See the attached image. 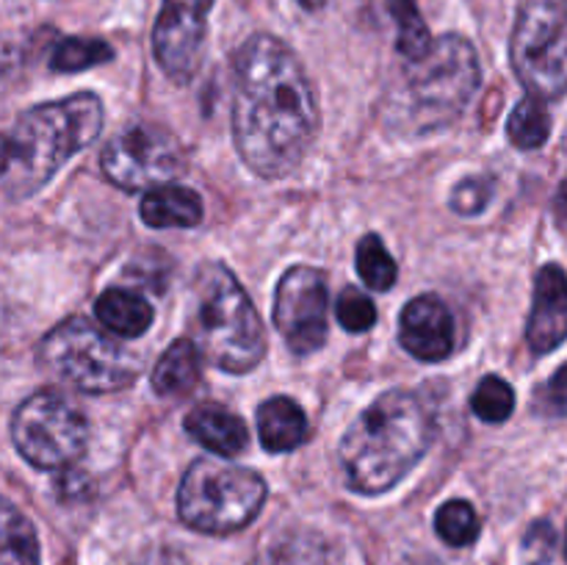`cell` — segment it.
Segmentation results:
<instances>
[{
    "label": "cell",
    "mask_w": 567,
    "mask_h": 565,
    "mask_svg": "<svg viewBox=\"0 0 567 565\" xmlns=\"http://www.w3.org/2000/svg\"><path fill=\"white\" fill-rule=\"evenodd\" d=\"M471 410L476 419L487 421V424H502L513 415L515 410V391L507 380L496 374H487L485 380L476 386L474 397H471Z\"/></svg>",
    "instance_id": "obj_26"
},
{
    "label": "cell",
    "mask_w": 567,
    "mask_h": 565,
    "mask_svg": "<svg viewBox=\"0 0 567 565\" xmlns=\"http://www.w3.org/2000/svg\"><path fill=\"white\" fill-rule=\"evenodd\" d=\"M186 432L219 458H238L249 446L247 424L233 410L216 402H203L188 410Z\"/></svg>",
    "instance_id": "obj_15"
},
{
    "label": "cell",
    "mask_w": 567,
    "mask_h": 565,
    "mask_svg": "<svg viewBox=\"0 0 567 565\" xmlns=\"http://www.w3.org/2000/svg\"><path fill=\"white\" fill-rule=\"evenodd\" d=\"M260 443L266 452H293L308 441V415L291 397L266 399L255 415Z\"/></svg>",
    "instance_id": "obj_16"
},
{
    "label": "cell",
    "mask_w": 567,
    "mask_h": 565,
    "mask_svg": "<svg viewBox=\"0 0 567 565\" xmlns=\"http://www.w3.org/2000/svg\"><path fill=\"white\" fill-rule=\"evenodd\" d=\"M537 410H546V415L559 419L565 413V366L557 369L548 386L537 391Z\"/></svg>",
    "instance_id": "obj_30"
},
{
    "label": "cell",
    "mask_w": 567,
    "mask_h": 565,
    "mask_svg": "<svg viewBox=\"0 0 567 565\" xmlns=\"http://www.w3.org/2000/svg\"><path fill=\"white\" fill-rule=\"evenodd\" d=\"M142 565H183V563L177 554L164 552V554H155V557H144Z\"/></svg>",
    "instance_id": "obj_33"
},
{
    "label": "cell",
    "mask_w": 567,
    "mask_h": 565,
    "mask_svg": "<svg viewBox=\"0 0 567 565\" xmlns=\"http://www.w3.org/2000/svg\"><path fill=\"white\" fill-rule=\"evenodd\" d=\"M327 275L316 266H291L277 282L275 327L297 355H313L327 341Z\"/></svg>",
    "instance_id": "obj_11"
},
{
    "label": "cell",
    "mask_w": 567,
    "mask_h": 565,
    "mask_svg": "<svg viewBox=\"0 0 567 565\" xmlns=\"http://www.w3.org/2000/svg\"><path fill=\"white\" fill-rule=\"evenodd\" d=\"M507 136L518 150H537L551 136V114L535 97L520 100L507 120Z\"/></svg>",
    "instance_id": "obj_21"
},
{
    "label": "cell",
    "mask_w": 567,
    "mask_h": 565,
    "mask_svg": "<svg viewBox=\"0 0 567 565\" xmlns=\"http://www.w3.org/2000/svg\"><path fill=\"white\" fill-rule=\"evenodd\" d=\"M435 532L449 546H471L480 537V515L463 499H452L435 513Z\"/></svg>",
    "instance_id": "obj_25"
},
{
    "label": "cell",
    "mask_w": 567,
    "mask_h": 565,
    "mask_svg": "<svg viewBox=\"0 0 567 565\" xmlns=\"http://www.w3.org/2000/svg\"><path fill=\"white\" fill-rule=\"evenodd\" d=\"M94 314L103 321V327H109L111 332L122 338H138L150 330L155 319L153 305L147 302V297H142L138 291L131 288H105L103 294L94 302Z\"/></svg>",
    "instance_id": "obj_18"
},
{
    "label": "cell",
    "mask_w": 567,
    "mask_h": 565,
    "mask_svg": "<svg viewBox=\"0 0 567 565\" xmlns=\"http://www.w3.org/2000/svg\"><path fill=\"white\" fill-rule=\"evenodd\" d=\"M358 275L374 291H388L399 277L396 260H393L382 238L374 236V233L363 236L358 244Z\"/></svg>",
    "instance_id": "obj_24"
},
{
    "label": "cell",
    "mask_w": 567,
    "mask_h": 565,
    "mask_svg": "<svg viewBox=\"0 0 567 565\" xmlns=\"http://www.w3.org/2000/svg\"><path fill=\"white\" fill-rule=\"evenodd\" d=\"M194 347L227 374H247L264 360L266 332L252 299L225 264L208 260L194 277Z\"/></svg>",
    "instance_id": "obj_4"
},
{
    "label": "cell",
    "mask_w": 567,
    "mask_h": 565,
    "mask_svg": "<svg viewBox=\"0 0 567 565\" xmlns=\"http://www.w3.org/2000/svg\"><path fill=\"white\" fill-rule=\"evenodd\" d=\"M266 502V482L258 471L225 460L199 458L177 491V515L186 526L208 535L244 530Z\"/></svg>",
    "instance_id": "obj_6"
},
{
    "label": "cell",
    "mask_w": 567,
    "mask_h": 565,
    "mask_svg": "<svg viewBox=\"0 0 567 565\" xmlns=\"http://www.w3.org/2000/svg\"><path fill=\"white\" fill-rule=\"evenodd\" d=\"M297 3L302 6V9H308V11H319V9H324L330 0H297Z\"/></svg>",
    "instance_id": "obj_34"
},
{
    "label": "cell",
    "mask_w": 567,
    "mask_h": 565,
    "mask_svg": "<svg viewBox=\"0 0 567 565\" xmlns=\"http://www.w3.org/2000/svg\"><path fill=\"white\" fill-rule=\"evenodd\" d=\"M435 421L424 399L410 391L377 397L354 419L338 446L347 485L363 496L391 491L430 452Z\"/></svg>",
    "instance_id": "obj_2"
},
{
    "label": "cell",
    "mask_w": 567,
    "mask_h": 565,
    "mask_svg": "<svg viewBox=\"0 0 567 565\" xmlns=\"http://www.w3.org/2000/svg\"><path fill=\"white\" fill-rule=\"evenodd\" d=\"M388 11H391V17L396 20V28H399V39H396L399 53H402L408 61L421 59V55L430 50L432 33L430 28H426L415 0H388Z\"/></svg>",
    "instance_id": "obj_23"
},
{
    "label": "cell",
    "mask_w": 567,
    "mask_h": 565,
    "mask_svg": "<svg viewBox=\"0 0 567 565\" xmlns=\"http://www.w3.org/2000/svg\"><path fill=\"white\" fill-rule=\"evenodd\" d=\"M203 355L192 338H177L153 369V388L161 397H186L199 386Z\"/></svg>",
    "instance_id": "obj_19"
},
{
    "label": "cell",
    "mask_w": 567,
    "mask_h": 565,
    "mask_svg": "<svg viewBox=\"0 0 567 565\" xmlns=\"http://www.w3.org/2000/svg\"><path fill=\"white\" fill-rule=\"evenodd\" d=\"M114 59V48L103 39L66 37L50 53V70L53 72H83L92 66L105 64Z\"/></svg>",
    "instance_id": "obj_22"
},
{
    "label": "cell",
    "mask_w": 567,
    "mask_h": 565,
    "mask_svg": "<svg viewBox=\"0 0 567 565\" xmlns=\"http://www.w3.org/2000/svg\"><path fill=\"white\" fill-rule=\"evenodd\" d=\"M567 336V288L563 266L548 264L537 271L535 305H532L526 341L532 352L548 355L565 341Z\"/></svg>",
    "instance_id": "obj_14"
},
{
    "label": "cell",
    "mask_w": 567,
    "mask_h": 565,
    "mask_svg": "<svg viewBox=\"0 0 567 565\" xmlns=\"http://www.w3.org/2000/svg\"><path fill=\"white\" fill-rule=\"evenodd\" d=\"M565 0H520L509 59L529 97L548 103L565 94L567 33Z\"/></svg>",
    "instance_id": "obj_8"
},
{
    "label": "cell",
    "mask_w": 567,
    "mask_h": 565,
    "mask_svg": "<svg viewBox=\"0 0 567 565\" xmlns=\"http://www.w3.org/2000/svg\"><path fill=\"white\" fill-rule=\"evenodd\" d=\"M0 565H39L37 530L3 496H0Z\"/></svg>",
    "instance_id": "obj_20"
},
{
    "label": "cell",
    "mask_w": 567,
    "mask_h": 565,
    "mask_svg": "<svg viewBox=\"0 0 567 565\" xmlns=\"http://www.w3.org/2000/svg\"><path fill=\"white\" fill-rule=\"evenodd\" d=\"M39 363L83 393H114L138 377V358L83 316L55 325L39 343Z\"/></svg>",
    "instance_id": "obj_7"
},
{
    "label": "cell",
    "mask_w": 567,
    "mask_h": 565,
    "mask_svg": "<svg viewBox=\"0 0 567 565\" xmlns=\"http://www.w3.org/2000/svg\"><path fill=\"white\" fill-rule=\"evenodd\" d=\"M11 438L33 469H66L86 452L89 421L66 393L37 391L17 408Z\"/></svg>",
    "instance_id": "obj_9"
},
{
    "label": "cell",
    "mask_w": 567,
    "mask_h": 565,
    "mask_svg": "<svg viewBox=\"0 0 567 565\" xmlns=\"http://www.w3.org/2000/svg\"><path fill=\"white\" fill-rule=\"evenodd\" d=\"M319 133V100L299 55L255 33L233 59V142L255 175L275 181L302 164Z\"/></svg>",
    "instance_id": "obj_1"
},
{
    "label": "cell",
    "mask_w": 567,
    "mask_h": 565,
    "mask_svg": "<svg viewBox=\"0 0 567 565\" xmlns=\"http://www.w3.org/2000/svg\"><path fill=\"white\" fill-rule=\"evenodd\" d=\"M399 341L413 358L441 363L454 352V316L435 294L410 299L399 319Z\"/></svg>",
    "instance_id": "obj_13"
},
{
    "label": "cell",
    "mask_w": 567,
    "mask_h": 565,
    "mask_svg": "<svg viewBox=\"0 0 567 565\" xmlns=\"http://www.w3.org/2000/svg\"><path fill=\"white\" fill-rule=\"evenodd\" d=\"M493 197V181L491 177H465L463 183H457L452 192V210H457L460 216H476L487 208Z\"/></svg>",
    "instance_id": "obj_29"
},
{
    "label": "cell",
    "mask_w": 567,
    "mask_h": 565,
    "mask_svg": "<svg viewBox=\"0 0 567 565\" xmlns=\"http://www.w3.org/2000/svg\"><path fill=\"white\" fill-rule=\"evenodd\" d=\"M214 0H164L153 28V53L166 78L188 83L199 70Z\"/></svg>",
    "instance_id": "obj_12"
},
{
    "label": "cell",
    "mask_w": 567,
    "mask_h": 565,
    "mask_svg": "<svg viewBox=\"0 0 567 565\" xmlns=\"http://www.w3.org/2000/svg\"><path fill=\"white\" fill-rule=\"evenodd\" d=\"M142 222L147 227H197L203 222V199L194 188L158 186L142 197Z\"/></svg>",
    "instance_id": "obj_17"
},
{
    "label": "cell",
    "mask_w": 567,
    "mask_h": 565,
    "mask_svg": "<svg viewBox=\"0 0 567 565\" xmlns=\"http://www.w3.org/2000/svg\"><path fill=\"white\" fill-rule=\"evenodd\" d=\"M482 81L474 44L457 33L432 39L421 59L408 61L396 92L391 94V122L413 136L446 131L463 116Z\"/></svg>",
    "instance_id": "obj_3"
},
{
    "label": "cell",
    "mask_w": 567,
    "mask_h": 565,
    "mask_svg": "<svg viewBox=\"0 0 567 565\" xmlns=\"http://www.w3.org/2000/svg\"><path fill=\"white\" fill-rule=\"evenodd\" d=\"M103 116V103L92 92L72 94L25 111L9 138L11 166H14L9 183L11 192L31 194L42 188L72 155L100 136Z\"/></svg>",
    "instance_id": "obj_5"
},
{
    "label": "cell",
    "mask_w": 567,
    "mask_h": 565,
    "mask_svg": "<svg viewBox=\"0 0 567 565\" xmlns=\"http://www.w3.org/2000/svg\"><path fill=\"white\" fill-rule=\"evenodd\" d=\"M336 316L343 330L365 332L377 325V305L371 302L369 294H363L354 286H347L336 302Z\"/></svg>",
    "instance_id": "obj_27"
},
{
    "label": "cell",
    "mask_w": 567,
    "mask_h": 565,
    "mask_svg": "<svg viewBox=\"0 0 567 565\" xmlns=\"http://www.w3.org/2000/svg\"><path fill=\"white\" fill-rule=\"evenodd\" d=\"M83 482H86V476H81V474H64L61 476V485H59V493H61V499H75V496H81V487H83Z\"/></svg>",
    "instance_id": "obj_31"
},
{
    "label": "cell",
    "mask_w": 567,
    "mask_h": 565,
    "mask_svg": "<svg viewBox=\"0 0 567 565\" xmlns=\"http://www.w3.org/2000/svg\"><path fill=\"white\" fill-rule=\"evenodd\" d=\"M100 166L116 188L153 192L186 172V150L166 127L133 125L105 144Z\"/></svg>",
    "instance_id": "obj_10"
},
{
    "label": "cell",
    "mask_w": 567,
    "mask_h": 565,
    "mask_svg": "<svg viewBox=\"0 0 567 565\" xmlns=\"http://www.w3.org/2000/svg\"><path fill=\"white\" fill-rule=\"evenodd\" d=\"M557 546L559 535L551 521H535L526 530L524 543H520V557H524L526 565H551Z\"/></svg>",
    "instance_id": "obj_28"
},
{
    "label": "cell",
    "mask_w": 567,
    "mask_h": 565,
    "mask_svg": "<svg viewBox=\"0 0 567 565\" xmlns=\"http://www.w3.org/2000/svg\"><path fill=\"white\" fill-rule=\"evenodd\" d=\"M9 166H11V142H9V136H3V133H0V175H6V172H9Z\"/></svg>",
    "instance_id": "obj_32"
}]
</instances>
